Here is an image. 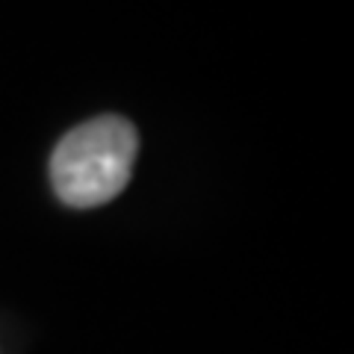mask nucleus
<instances>
[{
	"label": "nucleus",
	"instance_id": "obj_1",
	"mask_svg": "<svg viewBox=\"0 0 354 354\" xmlns=\"http://www.w3.org/2000/svg\"><path fill=\"white\" fill-rule=\"evenodd\" d=\"M139 133L121 115H97L59 139L50 157V183L62 204L88 209L113 201L130 183Z\"/></svg>",
	"mask_w": 354,
	"mask_h": 354
}]
</instances>
